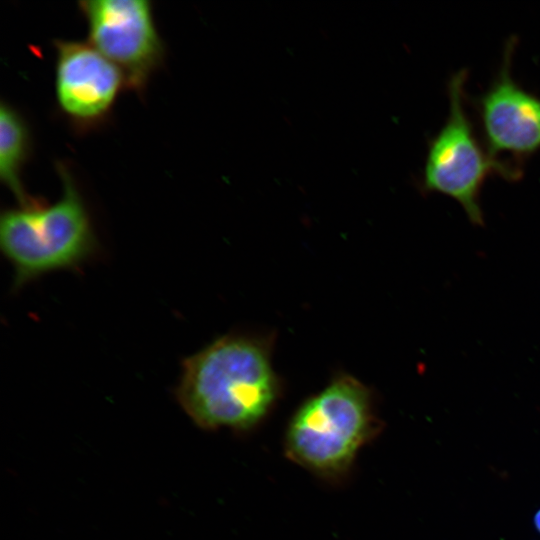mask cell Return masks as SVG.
Returning <instances> with one entry per match:
<instances>
[{"mask_svg": "<svg viewBox=\"0 0 540 540\" xmlns=\"http://www.w3.org/2000/svg\"><path fill=\"white\" fill-rule=\"evenodd\" d=\"M271 336H221L182 362L176 397L204 429L248 431L261 424L282 394L272 364Z\"/></svg>", "mask_w": 540, "mask_h": 540, "instance_id": "1", "label": "cell"}, {"mask_svg": "<svg viewBox=\"0 0 540 540\" xmlns=\"http://www.w3.org/2000/svg\"><path fill=\"white\" fill-rule=\"evenodd\" d=\"M383 429L374 392L352 375H336L290 418L285 456L319 478L338 482L351 472L360 450Z\"/></svg>", "mask_w": 540, "mask_h": 540, "instance_id": "2", "label": "cell"}, {"mask_svg": "<svg viewBox=\"0 0 540 540\" xmlns=\"http://www.w3.org/2000/svg\"><path fill=\"white\" fill-rule=\"evenodd\" d=\"M62 194L0 215V248L14 270L13 287L59 270H77L100 251L93 223L70 173L57 165Z\"/></svg>", "mask_w": 540, "mask_h": 540, "instance_id": "3", "label": "cell"}, {"mask_svg": "<svg viewBox=\"0 0 540 540\" xmlns=\"http://www.w3.org/2000/svg\"><path fill=\"white\" fill-rule=\"evenodd\" d=\"M467 77L461 69L449 79L448 116L428 144L420 188L452 198L472 224L483 226L480 194L486 179L494 175L518 181L523 171L495 160L480 144L465 106Z\"/></svg>", "mask_w": 540, "mask_h": 540, "instance_id": "4", "label": "cell"}, {"mask_svg": "<svg viewBox=\"0 0 540 540\" xmlns=\"http://www.w3.org/2000/svg\"><path fill=\"white\" fill-rule=\"evenodd\" d=\"M88 42L122 72L125 87L142 93L164 58L147 0H83Z\"/></svg>", "mask_w": 540, "mask_h": 540, "instance_id": "5", "label": "cell"}, {"mask_svg": "<svg viewBox=\"0 0 540 540\" xmlns=\"http://www.w3.org/2000/svg\"><path fill=\"white\" fill-rule=\"evenodd\" d=\"M516 42H506L499 71L476 104L487 152L522 171L523 162L540 150V97L512 76Z\"/></svg>", "mask_w": 540, "mask_h": 540, "instance_id": "6", "label": "cell"}, {"mask_svg": "<svg viewBox=\"0 0 540 540\" xmlns=\"http://www.w3.org/2000/svg\"><path fill=\"white\" fill-rule=\"evenodd\" d=\"M55 92L72 126L88 130L109 116L125 80L122 72L89 42L56 40Z\"/></svg>", "mask_w": 540, "mask_h": 540, "instance_id": "7", "label": "cell"}, {"mask_svg": "<svg viewBox=\"0 0 540 540\" xmlns=\"http://www.w3.org/2000/svg\"><path fill=\"white\" fill-rule=\"evenodd\" d=\"M31 137L22 115L10 104H0V178L13 193L19 206H26L37 199L23 188L21 169L30 153Z\"/></svg>", "mask_w": 540, "mask_h": 540, "instance_id": "8", "label": "cell"}, {"mask_svg": "<svg viewBox=\"0 0 540 540\" xmlns=\"http://www.w3.org/2000/svg\"><path fill=\"white\" fill-rule=\"evenodd\" d=\"M533 523L535 529L540 533V509L535 513Z\"/></svg>", "mask_w": 540, "mask_h": 540, "instance_id": "9", "label": "cell"}]
</instances>
